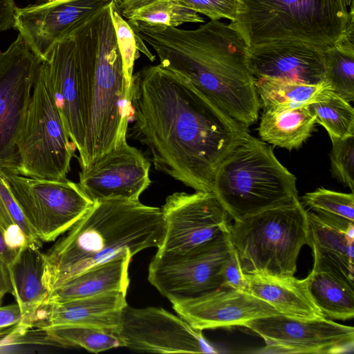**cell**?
<instances>
[{"label": "cell", "instance_id": "cell-11", "mask_svg": "<svg viewBox=\"0 0 354 354\" xmlns=\"http://www.w3.org/2000/svg\"><path fill=\"white\" fill-rule=\"evenodd\" d=\"M40 59L18 34L0 51V170L15 173L16 142L22 129Z\"/></svg>", "mask_w": 354, "mask_h": 354}, {"label": "cell", "instance_id": "cell-38", "mask_svg": "<svg viewBox=\"0 0 354 354\" xmlns=\"http://www.w3.org/2000/svg\"><path fill=\"white\" fill-rule=\"evenodd\" d=\"M28 330L17 324L10 332L0 335V352L8 347L31 344Z\"/></svg>", "mask_w": 354, "mask_h": 354}, {"label": "cell", "instance_id": "cell-12", "mask_svg": "<svg viewBox=\"0 0 354 354\" xmlns=\"http://www.w3.org/2000/svg\"><path fill=\"white\" fill-rule=\"evenodd\" d=\"M124 347L156 353H217L202 330L159 307L124 308L119 331Z\"/></svg>", "mask_w": 354, "mask_h": 354}, {"label": "cell", "instance_id": "cell-27", "mask_svg": "<svg viewBox=\"0 0 354 354\" xmlns=\"http://www.w3.org/2000/svg\"><path fill=\"white\" fill-rule=\"evenodd\" d=\"M310 295L323 315L347 320L354 316V285L327 272L312 270L305 279Z\"/></svg>", "mask_w": 354, "mask_h": 354}, {"label": "cell", "instance_id": "cell-26", "mask_svg": "<svg viewBox=\"0 0 354 354\" xmlns=\"http://www.w3.org/2000/svg\"><path fill=\"white\" fill-rule=\"evenodd\" d=\"M255 86L263 111L308 106L324 99L332 91L326 81L313 84L288 80L257 78Z\"/></svg>", "mask_w": 354, "mask_h": 354}, {"label": "cell", "instance_id": "cell-22", "mask_svg": "<svg viewBox=\"0 0 354 354\" xmlns=\"http://www.w3.org/2000/svg\"><path fill=\"white\" fill-rule=\"evenodd\" d=\"M245 278V292L268 303L281 315L301 319L325 317L313 301L305 279L246 273Z\"/></svg>", "mask_w": 354, "mask_h": 354}, {"label": "cell", "instance_id": "cell-6", "mask_svg": "<svg viewBox=\"0 0 354 354\" xmlns=\"http://www.w3.org/2000/svg\"><path fill=\"white\" fill-rule=\"evenodd\" d=\"M212 192L234 221L299 201L295 176L248 132L218 167Z\"/></svg>", "mask_w": 354, "mask_h": 354}, {"label": "cell", "instance_id": "cell-21", "mask_svg": "<svg viewBox=\"0 0 354 354\" xmlns=\"http://www.w3.org/2000/svg\"><path fill=\"white\" fill-rule=\"evenodd\" d=\"M126 291H113L62 302L44 303L34 326L39 328L86 326L119 334L128 305Z\"/></svg>", "mask_w": 354, "mask_h": 354}, {"label": "cell", "instance_id": "cell-41", "mask_svg": "<svg viewBox=\"0 0 354 354\" xmlns=\"http://www.w3.org/2000/svg\"><path fill=\"white\" fill-rule=\"evenodd\" d=\"M12 292V285L8 266L0 261V306L7 293Z\"/></svg>", "mask_w": 354, "mask_h": 354}, {"label": "cell", "instance_id": "cell-34", "mask_svg": "<svg viewBox=\"0 0 354 354\" xmlns=\"http://www.w3.org/2000/svg\"><path fill=\"white\" fill-rule=\"evenodd\" d=\"M332 175L354 191V136L344 138L330 137Z\"/></svg>", "mask_w": 354, "mask_h": 354}, {"label": "cell", "instance_id": "cell-36", "mask_svg": "<svg viewBox=\"0 0 354 354\" xmlns=\"http://www.w3.org/2000/svg\"><path fill=\"white\" fill-rule=\"evenodd\" d=\"M203 14L211 20L227 19L234 21L237 14V0H173Z\"/></svg>", "mask_w": 354, "mask_h": 354}, {"label": "cell", "instance_id": "cell-30", "mask_svg": "<svg viewBox=\"0 0 354 354\" xmlns=\"http://www.w3.org/2000/svg\"><path fill=\"white\" fill-rule=\"evenodd\" d=\"M315 121L330 137L344 138L354 136V110L350 102L333 91L324 99L309 104Z\"/></svg>", "mask_w": 354, "mask_h": 354}, {"label": "cell", "instance_id": "cell-17", "mask_svg": "<svg viewBox=\"0 0 354 354\" xmlns=\"http://www.w3.org/2000/svg\"><path fill=\"white\" fill-rule=\"evenodd\" d=\"M172 307L178 316L202 331L243 326L252 319L281 315L264 301L224 286Z\"/></svg>", "mask_w": 354, "mask_h": 354}, {"label": "cell", "instance_id": "cell-33", "mask_svg": "<svg viewBox=\"0 0 354 354\" xmlns=\"http://www.w3.org/2000/svg\"><path fill=\"white\" fill-rule=\"evenodd\" d=\"M109 8L118 46L122 60L124 76L127 82L131 85L134 63L139 56L136 33L130 24L122 16L113 0L110 3Z\"/></svg>", "mask_w": 354, "mask_h": 354}, {"label": "cell", "instance_id": "cell-8", "mask_svg": "<svg viewBox=\"0 0 354 354\" xmlns=\"http://www.w3.org/2000/svg\"><path fill=\"white\" fill-rule=\"evenodd\" d=\"M16 149L17 164L14 174L37 179H67L76 149L63 124L41 61Z\"/></svg>", "mask_w": 354, "mask_h": 354}, {"label": "cell", "instance_id": "cell-16", "mask_svg": "<svg viewBox=\"0 0 354 354\" xmlns=\"http://www.w3.org/2000/svg\"><path fill=\"white\" fill-rule=\"evenodd\" d=\"M113 0L48 1L15 8L13 27L35 55L42 59L50 47Z\"/></svg>", "mask_w": 354, "mask_h": 354}, {"label": "cell", "instance_id": "cell-32", "mask_svg": "<svg viewBox=\"0 0 354 354\" xmlns=\"http://www.w3.org/2000/svg\"><path fill=\"white\" fill-rule=\"evenodd\" d=\"M304 205L318 213L340 216L354 222V194L318 188L304 194Z\"/></svg>", "mask_w": 354, "mask_h": 354}, {"label": "cell", "instance_id": "cell-10", "mask_svg": "<svg viewBox=\"0 0 354 354\" xmlns=\"http://www.w3.org/2000/svg\"><path fill=\"white\" fill-rule=\"evenodd\" d=\"M12 194L41 241H55L93 206L77 183L29 178L3 171Z\"/></svg>", "mask_w": 354, "mask_h": 354}, {"label": "cell", "instance_id": "cell-39", "mask_svg": "<svg viewBox=\"0 0 354 354\" xmlns=\"http://www.w3.org/2000/svg\"><path fill=\"white\" fill-rule=\"evenodd\" d=\"M21 311L18 304L0 306V335L10 332L21 321Z\"/></svg>", "mask_w": 354, "mask_h": 354}, {"label": "cell", "instance_id": "cell-19", "mask_svg": "<svg viewBox=\"0 0 354 354\" xmlns=\"http://www.w3.org/2000/svg\"><path fill=\"white\" fill-rule=\"evenodd\" d=\"M322 50L303 43L261 44L249 47L247 65L254 79L319 84L324 81Z\"/></svg>", "mask_w": 354, "mask_h": 354}, {"label": "cell", "instance_id": "cell-31", "mask_svg": "<svg viewBox=\"0 0 354 354\" xmlns=\"http://www.w3.org/2000/svg\"><path fill=\"white\" fill-rule=\"evenodd\" d=\"M324 81L337 95L348 101L354 100V53L337 46L322 50Z\"/></svg>", "mask_w": 354, "mask_h": 354}, {"label": "cell", "instance_id": "cell-1", "mask_svg": "<svg viewBox=\"0 0 354 354\" xmlns=\"http://www.w3.org/2000/svg\"><path fill=\"white\" fill-rule=\"evenodd\" d=\"M130 102L132 136L147 147L155 169L196 192H212L218 167L248 132L160 64L133 75Z\"/></svg>", "mask_w": 354, "mask_h": 354}, {"label": "cell", "instance_id": "cell-45", "mask_svg": "<svg viewBox=\"0 0 354 354\" xmlns=\"http://www.w3.org/2000/svg\"><path fill=\"white\" fill-rule=\"evenodd\" d=\"M344 5L348 8L353 3V0H342Z\"/></svg>", "mask_w": 354, "mask_h": 354}, {"label": "cell", "instance_id": "cell-18", "mask_svg": "<svg viewBox=\"0 0 354 354\" xmlns=\"http://www.w3.org/2000/svg\"><path fill=\"white\" fill-rule=\"evenodd\" d=\"M41 61L46 67L63 124L80 158L84 150L85 125L73 31L55 41Z\"/></svg>", "mask_w": 354, "mask_h": 354}, {"label": "cell", "instance_id": "cell-28", "mask_svg": "<svg viewBox=\"0 0 354 354\" xmlns=\"http://www.w3.org/2000/svg\"><path fill=\"white\" fill-rule=\"evenodd\" d=\"M129 23L177 27L187 23L204 22L196 12L173 0H153L122 15Z\"/></svg>", "mask_w": 354, "mask_h": 354}, {"label": "cell", "instance_id": "cell-9", "mask_svg": "<svg viewBox=\"0 0 354 354\" xmlns=\"http://www.w3.org/2000/svg\"><path fill=\"white\" fill-rule=\"evenodd\" d=\"M232 248L228 227L189 250L156 252L148 280L172 305L194 299L223 287L222 272Z\"/></svg>", "mask_w": 354, "mask_h": 354}, {"label": "cell", "instance_id": "cell-13", "mask_svg": "<svg viewBox=\"0 0 354 354\" xmlns=\"http://www.w3.org/2000/svg\"><path fill=\"white\" fill-rule=\"evenodd\" d=\"M165 236L159 253H178L197 247L228 228L229 215L212 192H175L160 208Z\"/></svg>", "mask_w": 354, "mask_h": 354}, {"label": "cell", "instance_id": "cell-2", "mask_svg": "<svg viewBox=\"0 0 354 354\" xmlns=\"http://www.w3.org/2000/svg\"><path fill=\"white\" fill-rule=\"evenodd\" d=\"M164 67L182 75L232 119L248 128L259 117L249 46L230 24L211 20L192 30L129 23Z\"/></svg>", "mask_w": 354, "mask_h": 354}, {"label": "cell", "instance_id": "cell-43", "mask_svg": "<svg viewBox=\"0 0 354 354\" xmlns=\"http://www.w3.org/2000/svg\"><path fill=\"white\" fill-rule=\"evenodd\" d=\"M153 0H113L121 15Z\"/></svg>", "mask_w": 354, "mask_h": 354}, {"label": "cell", "instance_id": "cell-25", "mask_svg": "<svg viewBox=\"0 0 354 354\" xmlns=\"http://www.w3.org/2000/svg\"><path fill=\"white\" fill-rule=\"evenodd\" d=\"M316 124L309 105L292 109L265 111L259 133L262 140L288 150L299 148L311 136Z\"/></svg>", "mask_w": 354, "mask_h": 354}, {"label": "cell", "instance_id": "cell-4", "mask_svg": "<svg viewBox=\"0 0 354 354\" xmlns=\"http://www.w3.org/2000/svg\"><path fill=\"white\" fill-rule=\"evenodd\" d=\"M46 253L43 282L48 293L88 269L124 252L132 257L159 248L165 236L160 208L138 201L110 198L95 202Z\"/></svg>", "mask_w": 354, "mask_h": 354}, {"label": "cell", "instance_id": "cell-42", "mask_svg": "<svg viewBox=\"0 0 354 354\" xmlns=\"http://www.w3.org/2000/svg\"><path fill=\"white\" fill-rule=\"evenodd\" d=\"M19 252L14 251L7 246L0 229V261L9 266L13 262Z\"/></svg>", "mask_w": 354, "mask_h": 354}, {"label": "cell", "instance_id": "cell-40", "mask_svg": "<svg viewBox=\"0 0 354 354\" xmlns=\"http://www.w3.org/2000/svg\"><path fill=\"white\" fill-rule=\"evenodd\" d=\"M15 8L13 0H0V32L13 27Z\"/></svg>", "mask_w": 354, "mask_h": 354}, {"label": "cell", "instance_id": "cell-3", "mask_svg": "<svg viewBox=\"0 0 354 354\" xmlns=\"http://www.w3.org/2000/svg\"><path fill=\"white\" fill-rule=\"evenodd\" d=\"M109 4L73 30L85 125L82 169L127 141L131 119V85L124 76Z\"/></svg>", "mask_w": 354, "mask_h": 354}, {"label": "cell", "instance_id": "cell-29", "mask_svg": "<svg viewBox=\"0 0 354 354\" xmlns=\"http://www.w3.org/2000/svg\"><path fill=\"white\" fill-rule=\"evenodd\" d=\"M59 346H80L97 353L118 347H124L119 334L86 326H60L41 328Z\"/></svg>", "mask_w": 354, "mask_h": 354}, {"label": "cell", "instance_id": "cell-23", "mask_svg": "<svg viewBox=\"0 0 354 354\" xmlns=\"http://www.w3.org/2000/svg\"><path fill=\"white\" fill-rule=\"evenodd\" d=\"M8 266L12 285V295L21 311L19 324L24 329H30L48 295L43 282L44 253L38 245L28 244L19 250Z\"/></svg>", "mask_w": 354, "mask_h": 354}, {"label": "cell", "instance_id": "cell-37", "mask_svg": "<svg viewBox=\"0 0 354 354\" xmlns=\"http://www.w3.org/2000/svg\"><path fill=\"white\" fill-rule=\"evenodd\" d=\"M222 277L223 286L245 292V273L243 271L239 254L234 246L223 268Z\"/></svg>", "mask_w": 354, "mask_h": 354}, {"label": "cell", "instance_id": "cell-7", "mask_svg": "<svg viewBox=\"0 0 354 354\" xmlns=\"http://www.w3.org/2000/svg\"><path fill=\"white\" fill-rule=\"evenodd\" d=\"M228 227L244 273L294 276L299 252L308 243L307 210L299 201L234 221Z\"/></svg>", "mask_w": 354, "mask_h": 354}, {"label": "cell", "instance_id": "cell-5", "mask_svg": "<svg viewBox=\"0 0 354 354\" xmlns=\"http://www.w3.org/2000/svg\"><path fill=\"white\" fill-rule=\"evenodd\" d=\"M348 8L342 0H237L230 25L249 47L273 42H297L321 50L343 37Z\"/></svg>", "mask_w": 354, "mask_h": 354}, {"label": "cell", "instance_id": "cell-44", "mask_svg": "<svg viewBox=\"0 0 354 354\" xmlns=\"http://www.w3.org/2000/svg\"><path fill=\"white\" fill-rule=\"evenodd\" d=\"M70 1L71 0H48L47 1L51 3H62Z\"/></svg>", "mask_w": 354, "mask_h": 354}, {"label": "cell", "instance_id": "cell-15", "mask_svg": "<svg viewBox=\"0 0 354 354\" xmlns=\"http://www.w3.org/2000/svg\"><path fill=\"white\" fill-rule=\"evenodd\" d=\"M150 166L142 152L126 141L82 169L77 184L93 203L110 198L138 201L151 184Z\"/></svg>", "mask_w": 354, "mask_h": 354}, {"label": "cell", "instance_id": "cell-24", "mask_svg": "<svg viewBox=\"0 0 354 354\" xmlns=\"http://www.w3.org/2000/svg\"><path fill=\"white\" fill-rule=\"evenodd\" d=\"M130 252L95 266L68 279L51 291L47 302H62L113 291H126L129 284Z\"/></svg>", "mask_w": 354, "mask_h": 354}, {"label": "cell", "instance_id": "cell-14", "mask_svg": "<svg viewBox=\"0 0 354 354\" xmlns=\"http://www.w3.org/2000/svg\"><path fill=\"white\" fill-rule=\"evenodd\" d=\"M243 326L278 353L339 354L354 348V328L328 318L301 319L283 315L252 319Z\"/></svg>", "mask_w": 354, "mask_h": 354}, {"label": "cell", "instance_id": "cell-20", "mask_svg": "<svg viewBox=\"0 0 354 354\" xmlns=\"http://www.w3.org/2000/svg\"><path fill=\"white\" fill-rule=\"evenodd\" d=\"M307 218L313 270L331 273L354 285L353 222L314 211H307Z\"/></svg>", "mask_w": 354, "mask_h": 354}, {"label": "cell", "instance_id": "cell-35", "mask_svg": "<svg viewBox=\"0 0 354 354\" xmlns=\"http://www.w3.org/2000/svg\"><path fill=\"white\" fill-rule=\"evenodd\" d=\"M14 224L18 225L21 228L31 243L39 247L41 246V241L33 232L0 174V229L3 232Z\"/></svg>", "mask_w": 354, "mask_h": 354}]
</instances>
